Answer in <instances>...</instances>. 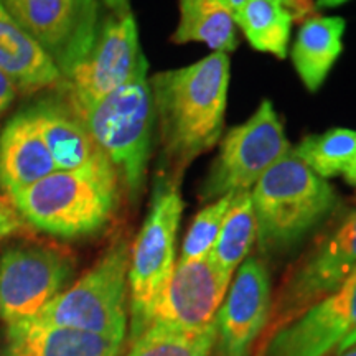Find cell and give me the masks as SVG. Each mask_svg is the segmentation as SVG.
Segmentation results:
<instances>
[{
	"mask_svg": "<svg viewBox=\"0 0 356 356\" xmlns=\"http://www.w3.org/2000/svg\"><path fill=\"white\" fill-rule=\"evenodd\" d=\"M229 56L221 51L149 78L165 178L180 185L186 168L221 140L229 91Z\"/></svg>",
	"mask_w": 356,
	"mask_h": 356,
	"instance_id": "6da1fadb",
	"label": "cell"
},
{
	"mask_svg": "<svg viewBox=\"0 0 356 356\" xmlns=\"http://www.w3.org/2000/svg\"><path fill=\"white\" fill-rule=\"evenodd\" d=\"M119 184L113 167L55 170L8 195V200L32 228L58 238H83L111 221L118 208Z\"/></svg>",
	"mask_w": 356,
	"mask_h": 356,
	"instance_id": "7a4b0ae2",
	"label": "cell"
},
{
	"mask_svg": "<svg viewBox=\"0 0 356 356\" xmlns=\"http://www.w3.org/2000/svg\"><path fill=\"white\" fill-rule=\"evenodd\" d=\"M259 249L277 254L300 243L337 208V191L302 163L292 150L251 190Z\"/></svg>",
	"mask_w": 356,
	"mask_h": 356,
	"instance_id": "3957f363",
	"label": "cell"
},
{
	"mask_svg": "<svg viewBox=\"0 0 356 356\" xmlns=\"http://www.w3.org/2000/svg\"><path fill=\"white\" fill-rule=\"evenodd\" d=\"M132 200L144 190L155 129L147 58L126 84L79 115Z\"/></svg>",
	"mask_w": 356,
	"mask_h": 356,
	"instance_id": "277c9868",
	"label": "cell"
},
{
	"mask_svg": "<svg viewBox=\"0 0 356 356\" xmlns=\"http://www.w3.org/2000/svg\"><path fill=\"white\" fill-rule=\"evenodd\" d=\"M184 213L180 185L165 177L154 181L150 207L137 234L129 261L131 340L152 323L155 309L175 269L177 233Z\"/></svg>",
	"mask_w": 356,
	"mask_h": 356,
	"instance_id": "5b68a950",
	"label": "cell"
},
{
	"mask_svg": "<svg viewBox=\"0 0 356 356\" xmlns=\"http://www.w3.org/2000/svg\"><path fill=\"white\" fill-rule=\"evenodd\" d=\"M131 249L118 239L81 279L58 293L35 318L122 340L127 332Z\"/></svg>",
	"mask_w": 356,
	"mask_h": 356,
	"instance_id": "8992f818",
	"label": "cell"
},
{
	"mask_svg": "<svg viewBox=\"0 0 356 356\" xmlns=\"http://www.w3.org/2000/svg\"><path fill=\"white\" fill-rule=\"evenodd\" d=\"M292 150L273 102L264 99L246 122L231 127L220 140L198 197L203 202L251 191L261 177Z\"/></svg>",
	"mask_w": 356,
	"mask_h": 356,
	"instance_id": "52a82bcc",
	"label": "cell"
},
{
	"mask_svg": "<svg viewBox=\"0 0 356 356\" xmlns=\"http://www.w3.org/2000/svg\"><path fill=\"white\" fill-rule=\"evenodd\" d=\"M8 15L68 78L86 60L99 32L97 0H0Z\"/></svg>",
	"mask_w": 356,
	"mask_h": 356,
	"instance_id": "ba28073f",
	"label": "cell"
},
{
	"mask_svg": "<svg viewBox=\"0 0 356 356\" xmlns=\"http://www.w3.org/2000/svg\"><path fill=\"white\" fill-rule=\"evenodd\" d=\"M356 267V208L325 231L284 279L275 302L277 323L296 318L337 291Z\"/></svg>",
	"mask_w": 356,
	"mask_h": 356,
	"instance_id": "9c48e42d",
	"label": "cell"
},
{
	"mask_svg": "<svg viewBox=\"0 0 356 356\" xmlns=\"http://www.w3.org/2000/svg\"><path fill=\"white\" fill-rule=\"evenodd\" d=\"M145 60L134 13L111 17L99 26L92 50L68 78L61 79L65 104L76 114L95 106L137 73Z\"/></svg>",
	"mask_w": 356,
	"mask_h": 356,
	"instance_id": "30bf717a",
	"label": "cell"
},
{
	"mask_svg": "<svg viewBox=\"0 0 356 356\" xmlns=\"http://www.w3.org/2000/svg\"><path fill=\"white\" fill-rule=\"evenodd\" d=\"M356 345V267L343 284L277 327L262 356H338Z\"/></svg>",
	"mask_w": 356,
	"mask_h": 356,
	"instance_id": "8fae6325",
	"label": "cell"
},
{
	"mask_svg": "<svg viewBox=\"0 0 356 356\" xmlns=\"http://www.w3.org/2000/svg\"><path fill=\"white\" fill-rule=\"evenodd\" d=\"M73 259L44 246H15L0 256V318L15 325L35 318L65 291Z\"/></svg>",
	"mask_w": 356,
	"mask_h": 356,
	"instance_id": "7c38bea8",
	"label": "cell"
},
{
	"mask_svg": "<svg viewBox=\"0 0 356 356\" xmlns=\"http://www.w3.org/2000/svg\"><path fill=\"white\" fill-rule=\"evenodd\" d=\"M229 284L231 279L218 269L210 256L177 261L149 327L185 335L213 330Z\"/></svg>",
	"mask_w": 356,
	"mask_h": 356,
	"instance_id": "4fadbf2b",
	"label": "cell"
},
{
	"mask_svg": "<svg viewBox=\"0 0 356 356\" xmlns=\"http://www.w3.org/2000/svg\"><path fill=\"white\" fill-rule=\"evenodd\" d=\"M273 307V287L264 262L246 257L236 270L215 317V356H249Z\"/></svg>",
	"mask_w": 356,
	"mask_h": 356,
	"instance_id": "5bb4252c",
	"label": "cell"
},
{
	"mask_svg": "<svg viewBox=\"0 0 356 356\" xmlns=\"http://www.w3.org/2000/svg\"><path fill=\"white\" fill-rule=\"evenodd\" d=\"M26 109L33 118L56 170L73 172L113 167L81 119L73 114L65 102L44 99Z\"/></svg>",
	"mask_w": 356,
	"mask_h": 356,
	"instance_id": "9a60e30c",
	"label": "cell"
},
{
	"mask_svg": "<svg viewBox=\"0 0 356 356\" xmlns=\"http://www.w3.org/2000/svg\"><path fill=\"white\" fill-rule=\"evenodd\" d=\"M124 341L30 318L8 325L6 356H119Z\"/></svg>",
	"mask_w": 356,
	"mask_h": 356,
	"instance_id": "2e32d148",
	"label": "cell"
},
{
	"mask_svg": "<svg viewBox=\"0 0 356 356\" xmlns=\"http://www.w3.org/2000/svg\"><path fill=\"white\" fill-rule=\"evenodd\" d=\"M55 170L33 118L29 109L20 111L0 131V188L8 197Z\"/></svg>",
	"mask_w": 356,
	"mask_h": 356,
	"instance_id": "e0dca14e",
	"label": "cell"
},
{
	"mask_svg": "<svg viewBox=\"0 0 356 356\" xmlns=\"http://www.w3.org/2000/svg\"><path fill=\"white\" fill-rule=\"evenodd\" d=\"M315 8L312 0H246L234 22L254 50L286 60L292 24L307 20Z\"/></svg>",
	"mask_w": 356,
	"mask_h": 356,
	"instance_id": "ac0fdd59",
	"label": "cell"
},
{
	"mask_svg": "<svg viewBox=\"0 0 356 356\" xmlns=\"http://www.w3.org/2000/svg\"><path fill=\"white\" fill-rule=\"evenodd\" d=\"M0 71L17 91L30 95L60 84V70L42 47L8 15L0 3Z\"/></svg>",
	"mask_w": 356,
	"mask_h": 356,
	"instance_id": "d6986e66",
	"label": "cell"
},
{
	"mask_svg": "<svg viewBox=\"0 0 356 356\" xmlns=\"http://www.w3.org/2000/svg\"><path fill=\"white\" fill-rule=\"evenodd\" d=\"M346 22L341 17L315 15L304 20L291 48L292 65L307 91L322 88L343 50Z\"/></svg>",
	"mask_w": 356,
	"mask_h": 356,
	"instance_id": "ffe728a7",
	"label": "cell"
},
{
	"mask_svg": "<svg viewBox=\"0 0 356 356\" xmlns=\"http://www.w3.org/2000/svg\"><path fill=\"white\" fill-rule=\"evenodd\" d=\"M178 8L180 20L172 35L173 43H203L226 55L236 50L238 26L228 0H178Z\"/></svg>",
	"mask_w": 356,
	"mask_h": 356,
	"instance_id": "44dd1931",
	"label": "cell"
},
{
	"mask_svg": "<svg viewBox=\"0 0 356 356\" xmlns=\"http://www.w3.org/2000/svg\"><path fill=\"white\" fill-rule=\"evenodd\" d=\"M256 238L257 225L251 191H238L226 213L210 257L222 274L233 279L238 267L249 257V251L254 246Z\"/></svg>",
	"mask_w": 356,
	"mask_h": 356,
	"instance_id": "7402d4cb",
	"label": "cell"
},
{
	"mask_svg": "<svg viewBox=\"0 0 356 356\" xmlns=\"http://www.w3.org/2000/svg\"><path fill=\"white\" fill-rule=\"evenodd\" d=\"M356 150V131L335 127L323 134L307 136L292 147V154L320 178L338 177L345 172Z\"/></svg>",
	"mask_w": 356,
	"mask_h": 356,
	"instance_id": "603a6c76",
	"label": "cell"
},
{
	"mask_svg": "<svg viewBox=\"0 0 356 356\" xmlns=\"http://www.w3.org/2000/svg\"><path fill=\"white\" fill-rule=\"evenodd\" d=\"M215 327L198 335H185L149 327L132 341L126 356H211Z\"/></svg>",
	"mask_w": 356,
	"mask_h": 356,
	"instance_id": "cb8c5ba5",
	"label": "cell"
},
{
	"mask_svg": "<svg viewBox=\"0 0 356 356\" xmlns=\"http://www.w3.org/2000/svg\"><path fill=\"white\" fill-rule=\"evenodd\" d=\"M233 197L234 193L225 195V197L215 200L197 213L185 234L184 244H181V254L178 261H197L210 256L218 236H220L222 221H225L226 213L229 210Z\"/></svg>",
	"mask_w": 356,
	"mask_h": 356,
	"instance_id": "d4e9b609",
	"label": "cell"
},
{
	"mask_svg": "<svg viewBox=\"0 0 356 356\" xmlns=\"http://www.w3.org/2000/svg\"><path fill=\"white\" fill-rule=\"evenodd\" d=\"M24 229V220H22L10 202H6L0 197V239L10 238Z\"/></svg>",
	"mask_w": 356,
	"mask_h": 356,
	"instance_id": "484cf974",
	"label": "cell"
},
{
	"mask_svg": "<svg viewBox=\"0 0 356 356\" xmlns=\"http://www.w3.org/2000/svg\"><path fill=\"white\" fill-rule=\"evenodd\" d=\"M17 96V88L6 74L0 71V115L10 108V104Z\"/></svg>",
	"mask_w": 356,
	"mask_h": 356,
	"instance_id": "4316f807",
	"label": "cell"
},
{
	"mask_svg": "<svg viewBox=\"0 0 356 356\" xmlns=\"http://www.w3.org/2000/svg\"><path fill=\"white\" fill-rule=\"evenodd\" d=\"M106 7L109 8L111 13L115 17H122L131 13V0H102Z\"/></svg>",
	"mask_w": 356,
	"mask_h": 356,
	"instance_id": "83f0119b",
	"label": "cell"
},
{
	"mask_svg": "<svg viewBox=\"0 0 356 356\" xmlns=\"http://www.w3.org/2000/svg\"><path fill=\"white\" fill-rule=\"evenodd\" d=\"M341 175H343L346 184L351 185V186H356V150H355L353 159L350 160V163L346 165L345 172L341 173Z\"/></svg>",
	"mask_w": 356,
	"mask_h": 356,
	"instance_id": "f1b7e54d",
	"label": "cell"
},
{
	"mask_svg": "<svg viewBox=\"0 0 356 356\" xmlns=\"http://www.w3.org/2000/svg\"><path fill=\"white\" fill-rule=\"evenodd\" d=\"M348 2V0H317V3H315V7L317 8H335V7H340L341 3Z\"/></svg>",
	"mask_w": 356,
	"mask_h": 356,
	"instance_id": "f546056e",
	"label": "cell"
},
{
	"mask_svg": "<svg viewBox=\"0 0 356 356\" xmlns=\"http://www.w3.org/2000/svg\"><path fill=\"white\" fill-rule=\"evenodd\" d=\"M244 2H246V0H228L231 10H233V12L239 10V8H241V7L244 6Z\"/></svg>",
	"mask_w": 356,
	"mask_h": 356,
	"instance_id": "4dcf8cb0",
	"label": "cell"
},
{
	"mask_svg": "<svg viewBox=\"0 0 356 356\" xmlns=\"http://www.w3.org/2000/svg\"><path fill=\"white\" fill-rule=\"evenodd\" d=\"M338 356H356V345H355V346H351L350 350L343 351V353H341V355H338Z\"/></svg>",
	"mask_w": 356,
	"mask_h": 356,
	"instance_id": "1f68e13d",
	"label": "cell"
}]
</instances>
